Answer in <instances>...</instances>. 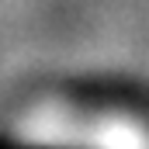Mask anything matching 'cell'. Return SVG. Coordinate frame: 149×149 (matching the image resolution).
<instances>
[{"instance_id":"6da1fadb","label":"cell","mask_w":149,"mask_h":149,"mask_svg":"<svg viewBox=\"0 0 149 149\" xmlns=\"http://www.w3.org/2000/svg\"><path fill=\"white\" fill-rule=\"evenodd\" d=\"M0 149H52V146H21V142H10V139H0Z\"/></svg>"}]
</instances>
